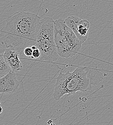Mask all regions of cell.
<instances>
[{
	"label": "cell",
	"instance_id": "obj_1",
	"mask_svg": "<svg viewBox=\"0 0 113 125\" xmlns=\"http://www.w3.org/2000/svg\"><path fill=\"white\" fill-rule=\"evenodd\" d=\"M41 19L37 14L17 11L8 17L1 29V47H12L20 53L35 45Z\"/></svg>",
	"mask_w": 113,
	"mask_h": 125
},
{
	"label": "cell",
	"instance_id": "obj_2",
	"mask_svg": "<svg viewBox=\"0 0 113 125\" xmlns=\"http://www.w3.org/2000/svg\"><path fill=\"white\" fill-rule=\"evenodd\" d=\"M92 69L89 66L77 67L72 72L67 71L59 74L54 87L53 98L59 101L65 95H72L77 92H87L93 84Z\"/></svg>",
	"mask_w": 113,
	"mask_h": 125
},
{
	"label": "cell",
	"instance_id": "obj_3",
	"mask_svg": "<svg viewBox=\"0 0 113 125\" xmlns=\"http://www.w3.org/2000/svg\"><path fill=\"white\" fill-rule=\"evenodd\" d=\"M54 35L57 52L60 57L67 58L79 52L82 43L63 19L54 20Z\"/></svg>",
	"mask_w": 113,
	"mask_h": 125
},
{
	"label": "cell",
	"instance_id": "obj_4",
	"mask_svg": "<svg viewBox=\"0 0 113 125\" xmlns=\"http://www.w3.org/2000/svg\"><path fill=\"white\" fill-rule=\"evenodd\" d=\"M53 18L45 17L41 19L35 45L41 52L40 59L52 62L59 57L55 42Z\"/></svg>",
	"mask_w": 113,
	"mask_h": 125
},
{
	"label": "cell",
	"instance_id": "obj_5",
	"mask_svg": "<svg viewBox=\"0 0 113 125\" xmlns=\"http://www.w3.org/2000/svg\"><path fill=\"white\" fill-rule=\"evenodd\" d=\"M65 22L82 43L86 41L90 27V22L87 20L81 19L77 16H72L67 17Z\"/></svg>",
	"mask_w": 113,
	"mask_h": 125
},
{
	"label": "cell",
	"instance_id": "obj_6",
	"mask_svg": "<svg viewBox=\"0 0 113 125\" xmlns=\"http://www.w3.org/2000/svg\"><path fill=\"white\" fill-rule=\"evenodd\" d=\"M3 52L1 54L5 61L11 68L12 71L15 73L21 71L23 66L20 60V53L12 47H4L1 52Z\"/></svg>",
	"mask_w": 113,
	"mask_h": 125
},
{
	"label": "cell",
	"instance_id": "obj_7",
	"mask_svg": "<svg viewBox=\"0 0 113 125\" xmlns=\"http://www.w3.org/2000/svg\"><path fill=\"white\" fill-rule=\"evenodd\" d=\"M20 82L17 80L16 73L12 71L0 78V93L12 94L18 88Z\"/></svg>",
	"mask_w": 113,
	"mask_h": 125
},
{
	"label": "cell",
	"instance_id": "obj_8",
	"mask_svg": "<svg viewBox=\"0 0 113 125\" xmlns=\"http://www.w3.org/2000/svg\"><path fill=\"white\" fill-rule=\"evenodd\" d=\"M12 71L11 68L5 61L3 55L0 56V78H1Z\"/></svg>",
	"mask_w": 113,
	"mask_h": 125
},
{
	"label": "cell",
	"instance_id": "obj_9",
	"mask_svg": "<svg viewBox=\"0 0 113 125\" xmlns=\"http://www.w3.org/2000/svg\"><path fill=\"white\" fill-rule=\"evenodd\" d=\"M33 52V50L31 47H26V48H25V49L23 51V52L26 56L31 57L32 56Z\"/></svg>",
	"mask_w": 113,
	"mask_h": 125
},
{
	"label": "cell",
	"instance_id": "obj_10",
	"mask_svg": "<svg viewBox=\"0 0 113 125\" xmlns=\"http://www.w3.org/2000/svg\"><path fill=\"white\" fill-rule=\"evenodd\" d=\"M41 56V52L40 50L38 48H37L36 50H33L32 56L31 58H32L33 59H39V58L40 59Z\"/></svg>",
	"mask_w": 113,
	"mask_h": 125
},
{
	"label": "cell",
	"instance_id": "obj_11",
	"mask_svg": "<svg viewBox=\"0 0 113 125\" xmlns=\"http://www.w3.org/2000/svg\"><path fill=\"white\" fill-rule=\"evenodd\" d=\"M0 113H2V107L1 106H0Z\"/></svg>",
	"mask_w": 113,
	"mask_h": 125
}]
</instances>
